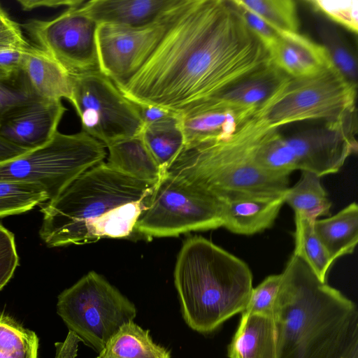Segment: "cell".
Listing matches in <instances>:
<instances>
[{
  "instance_id": "d6986e66",
  "label": "cell",
  "mask_w": 358,
  "mask_h": 358,
  "mask_svg": "<svg viewBox=\"0 0 358 358\" xmlns=\"http://www.w3.org/2000/svg\"><path fill=\"white\" fill-rule=\"evenodd\" d=\"M289 77L271 62L207 101L216 106L255 115Z\"/></svg>"
},
{
  "instance_id": "6da1fadb",
  "label": "cell",
  "mask_w": 358,
  "mask_h": 358,
  "mask_svg": "<svg viewBox=\"0 0 358 358\" xmlns=\"http://www.w3.org/2000/svg\"><path fill=\"white\" fill-rule=\"evenodd\" d=\"M271 62L231 1L181 0L146 62L117 87L136 103L180 113Z\"/></svg>"
},
{
  "instance_id": "1f68e13d",
  "label": "cell",
  "mask_w": 358,
  "mask_h": 358,
  "mask_svg": "<svg viewBox=\"0 0 358 358\" xmlns=\"http://www.w3.org/2000/svg\"><path fill=\"white\" fill-rule=\"evenodd\" d=\"M278 31L299 32L300 22L293 0H238Z\"/></svg>"
},
{
  "instance_id": "d590c367",
  "label": "cell",
  "mask_w": 358,
  "mask_h": 358,
  "mask_svg": "<svg viewBox=\"0 0 358 358\" xmlns=\"http://www.w3.org/2000/svg\"><path fill=\"white\" fill-rule=\"evenodd\" d=\"M18 263L14 235L0 224V290L11 279Z\"/></svg>"
},
{
  "instance_id": "b9f144b4",
  "label": "cell",
  "mask_w": 358,
  "mask_h": 358,
  "mask_svg": "<svg viewBox=\"0 0 358 358\" xmlns=\"http://www.w3.org/2000/svg\"><path fill=\"white\" fill-rule=\"evenodd\" d=\"M334 358H358V327L350 334Z\"/></svg>"
},
{
  "instance_id": "4316f807",
  "label": "cell",
  "mask_w": 358,
  "mask_h": 358,
  "mask_svg": "<svg viewBox=\"0 0 358 358\" xmlns=\"http://www.w3.org/2000/svg\"><path fill=\"white\" fill-rule=\"evenodd\" d=\"M316 29L320 45L333 67L346 80L357 86V59L346 37L329 21H318Z\"/></svg>"
},
{
  "instance_id": "277c9868",
  "label": "cell",
  "mask_w": 358,
  "mask_h": 358,
  "mask_svg": "<svg viewBox=\"0 0 358 358\" xmlns=\"http://www.w3.org/2000/svg\"><path fill=\"white\" fill-rule=\"evenodd\" d=\"M174 284L185 323L203 334L241 313L253 288L245 262L200 236L183 243Z\"/></svg>"
},
{
  "instance_id": "e575fe53",
  "label": "cell",
  "mask_w": 358,
  "mask_h": 358,
  "mask_svg": "<svg viewBox=\"0 0 358 358\" xmlns=\"http://www.w3.org/2000/svg\"><path fill=\"white\" fill-rule=\"evenodd\" d=\"M309 3L329 20L357 33L358 1L313 0Z\"/></svg>"
},
{
  "instance_id": "ab89813d",
  "label": "cell",
  "mask_w": 358,
  "mask_h": 358,
  "mask_svg": "<svg viewBox=\"0 0 358 358\" xmlns=\"http://www.w3.org/2000/svg\"><path fill=\"white\" fill-rule=\"evenodd\" d=\"M17 3L23 10L29 11L38 8L59 7L69 8L82 3L83 0H17Z\"/></svg>"
},
{
  "instance_id": "f35d334b",
  "label": "cell",
  "mask_w": 358,
  "mask_h": 358,
  "mask_svg": "<svg viewBox=\"0 0 358 358\" xmlns=\"http://www.w3.org/2000/svg\"><path fill=\"white\" fill-rule=\"evenodd\" d=\"M31 45L27 49L0 50V71L8 74L22 71L27 54Z\"/></svg>"
},
{
  "instance_id": "83f0119b",
  "label": "cell",
  "mask_w": 358,
  "mask_h": 358,
  "mask_svg": "<svg viewBox=\"0 0 358 358\" xmlns=\"http://www.w3.org/2000/svg\"><path fill=\"white\" fill-rule=\"evenodd\" d=\"M294 250L293 254L302 259L317 276L327 282L328 271L333 264L314 230L315 221L294 217Z\"/></svg>"
},
{
  "instance_id": "e0dca14e",
  "label": "cell",
  "mask_w": 358,
  "mask_h": 358,
  "mask_svg": "<svg viewBox=\"0 0 358 358\" xmlns=\"http://www.w3.org/2000/svg\"><path fill=\"white\" fill-rule=\"evenodd\" d=\"M278 32L268 52L272 63L288 76H311L332 66L320 44L299 32Z\"/></svg>"
},
{
  "instance_id": "74e56055",
  "label": "cell",
  "mask_w": 358,
  "mask_h": 358,
  "mask_svg": "<svg viewBox=\"0 0 358 358\" xmlns=\"http://www.w3.org/2000/svg\"><path fill=\"white\" fill-rule=\"evenodd\" d=\"M31 45L21 27L0 6V50L27 49Z\"/></svg>"
},
{
  "instance_id": "44dd1931",
  "label": "cell",
  "mask_w": 358,
  "mask_h": 358,
  "mask_svg": "<svg viewBox=\"0 0 358 358\" xmlns=\"http://www.w3.org/2000/svg\"><path fill=\"white\" fill-rule=\"evenodd\" d=\"M22 71L40 99L70 101L71 76L48 55L33 44L27 54Z\"/></svg>"
},
{
  "instance_id": "7c38bea8",
  "label": "cell",
  "mask_w": 358,
  "mask_h": 358,
  "mask_svg": "<svg viewBox=\"0 0 358 358\" xmlns=\"http://www.w3.org/2000/svg\"><path fill=\"white\" fill-rule=\"evenodd\" d=\"M180 2L163 19L145 27L99 24L96 44L99 71L117 87L124 85L153 52Z\"/></svg>"
},
{
  "instance_id": "7bdbcfd3",
  "label": "cell",
  "mask_w": 358,
  "mask_h": 358,
  "mask_svg": "<svg viewBox=\"0 0 358 358\" xmlns=\"http://www.w3.org/2000/svg\"><path fill=\"white\" fill-rule=\"evenodd\" d=\"M27 151L0 136V163L15 158Z\"/></svg>"
},
{
  "instance_id": "7a4b0ae2",
  "label": "cell",
  "mask_w": 358,
  "mask_h": 358,
  "mask_svg": "<svg viewBox=\"0 0 358 358\" xmlns=\"http://www.w3.org/2000/svg\"><path fill=\"white\" fill-rule=\"evenodd\" d=\"M154 185L103 162L39 205L43 215L40 237L50 248L126 238L134 231Z\"/></svg>"
},
{
  "instance_id": "60d3db41",
  "label": "cell",
  "mask_w": 358,
  "mask_h": 358,
  "mask_svg": "<svg viewBox=\"0 0 358 358\" xmlns=\"http://www.w3.org/2000/svg\"><path fill=\"white\" fill-rule=\"evenodd\" d=\"M136 104L138 107L144 127L176 114V113L162 107L152 105Z\"/></svg>"
},
{
  "instance_id": "f1b7e54d",
  "label": "cell",
  "mask_w": 358,
  "mask_h": 358,
  "mask_svg": "<svg viewBox=\"0 0 358 358\" xmlns=\"http://www.w3.org/2000/svg\"><path fill=\"white\" fill-rule=\"evenodd\" d=\"M253 161L260 169L275 174L289 176L296 170L293 154L278 129L271 130L258 142Z\"/></svg>"
},
{
  "instance_id": "30bf717a",
  "label": "cell",
  "mask_w": 358,
  "mask_h": 358,
  "mask_svg": "<svg viewBox=\"0 0 358 358\" xmlns=\"http://www.w3.org/2000/svg\"><path fill=\"white\" fill-rule=\"evenodd\" d=\"M71 98L82 131L106 147L141 134L144 124L136 103L100 71L71 76Z\"/></svg>"
},
{
  "instance_id": "ac0fdd59",
  "label": "cell",
  "mask_w": 358,
  "mask_h": 358,
  "mask_svg": "<svg viewBox=\"0 0 358 358\" xmlns=\"http://www.w3.org/2000/svg\"><path fill=\"white\" fill-rule=\"evenodd\" d=\"M285 192L222 201V227L241 235H252L271 227L285 203Z\"/></svg>"
},
{
  "instance_id": "d6a6232c",
  "label": "cell",
  "mask_w": 358,
  "mask_h": 358,
  "mask_svg": "<svg viewBox=\"0 0 358 358\" xmlns=\"http://www.w3.org/2000/svg\"><path fill=\"white\" fill-rule=\"evenodd\" d=\"M41 99L34 92L23 71L8 74L0 71V127L11 115Z\"/></svg>"
},
{
  "instance_id": "52a82bcc",
  "label": "cell",
  "mask_w": 358,
  "mask_h": 358,
  "mask_svg": "<svg viewBox=\"0 0 358 358\" xmlns=\"http://www.w3.org/2000/svg\"><path fill=\"white\" fill-rule=\"evenodd\" d=\"M105 148L83 131L73 134L57 131L43 145L0 163V181L39 185L51 200L80 175L103 162Z\"/></svg>"
},
{
  "instance_id": "9c48e42d",
  "label": "cell",
  "mask_w": 358,
  "mask_h": 358,
  "mask_svg": "<svg viewBox=\"0 0 358 358\" xmlns=\"http://www.w3.org/2000/svg\"><path fill=\"white\" fill-rule=\"evenodd\" d=\"M222 201L166 173L146 198L134 231L145 238L222 227Z\"/></svg>"
},
{
  "instance_id": "484cf974",
  "label": "cell",
  "mask_w": 358,
  "mask_h": 358,
  "mask_svg": "<svg viewBox=\"0 0 358 358\" xmlns=\"http://www.w3.org/2000/svg\"><path fill=\"white\" fill-rule=\"evenodd\" d=\"M141 135L164 173L185 148L178 113L145 126Z\"/></svg>"
},
{
  "instance_id": "7402d4cb",
  "label": "cell",
  "mask_w": 358,
  "mask_h": 358,
  "mask_svg": "<svg viewBox=\"0 0 358 358\" xmlns=\"http://www.w3.org/2000/svg\"><path fill=\"white\" fill-rule=\"evenodd\" d=\"M106 148V163L119 173L151 184H155L164 173L141 135L116 141Z\"/></svg>"
},
{
  "instance_id": "ffe728a7",
  "label": "cell",
  "mask_w": 358,
  "mask_h": 358,
  "mask_svg": "<svg viewBox=\"0 0 358 358\" xmlns=\"http://www.w3.org/2000/svg\"><path fill=\"white\" fill-rule=\"evenodd\" d=\"M227 355L229 358H277L275 320L259 315L241 314Z\"/></svg>"
},
{
  "instance_id": "d4e9b609",
  "label": "cell",
  "mask_w": 358,
  "mask_h": 358,
  "mask_svg": "<svg viewBox=\"0 0 358 358\" xmlns=\"http://www.w3.org/2000/svg\"><path fill=\"white\" fill-rule=\"evenodd\" d=\"M285 203L293 209L294 217L312 221L329 215L331 207L321 177L306 171H302L299 181L287 189Z\"/></svg>"
},
{
  "instance_id": "603a6c76",
  "label": "cell",
  "mask_w": 358,
  "mask_h": 358,
  "mask_svg": "<svg viewBox=\"0 0 358 358\" xmlns=\"http://www.w3.org/2000/svg\"><path fill=\"white\" fill-rule=\"evenodd\" d=\"M314 230L331 260L353 253L358 243V206L352 202L334 215L317 219Z\"/></svg>"
},
{
  "instance_id": "8992f818",
  "label": "cell",
  "mask_w": 358,
  "mask_h": 358,
  "mask_svg": "<svg viewBox=\"0 0 358 358\" xmlns=\"http://www.w3.org/2000/svg\"><path fill=\"white\" fill-rule=\"evenodd\" d=\"M357 87L333 66L314 76L289 77L254 116L277 129L304 120H345L354 116Z\"/></svg>"
},
{
  "instance_id": "cb8c5ba5",
  "label": "cell",
  "mask_w": 358,
  "mask_h": 358,
  "mask_svg": "<svg viewBox=\"0 0 358 358\" xmlns=\"http://www.w3.org/2000/svg\"><path fill=\"white\" fill-rule=\"evenodd\" d=\"M96 358H171V352L152 340L150 330L131 321L120 327Z\"/></svg>"
},
{
  "instance_id": "4fadbf2b",
  "label": "cell",
  "mask_w": 358,
  "mask_h": 358,
  "mask_svg": "<svg viewBox=\"0 0 358 358\" xmlns=\"http://www.w3.org/2000/svg\"><path fill=\"white\" fill-rule=\"evenodd\" d=\"M355 129L352 116L285 136L296 170L320 177L339 171L346 159L357 150Z\"/></svg>"
},
{
  "instance_id": "4dcf8cb0",
  "label": "cell",
  "mask_w": 358,
  "mask_h": 358,
  "mask_svg": "<svg viewBox=\"0 0 358 358\" xmlns=\"http://www.w3.org/2000/svg\"><path fill=\"white\" fill-rule=\"evenodd\" d=\"M38 338L12 317L0 314V358H37Z\"/></svg>"
},
{
  "instance_id": "f546056e",
  "label": "cell",
  "mask_w": 358,
  "mask_h": 358,
  "mask_svg": "<svg viewBox=\"0 0 358 358\" xmlns=\"http://www.w3.org/2000/svg\"><path fill=\"white\" fill-rule=\"evenodd\" d=\"M48 200L46 191L39 185L0 181V217L29 211Z\"/></svg>"
},
{
  "instance_id": "5b68a950",
  "label": "cell",
  "mask_w": 358,
  "mask_h": 358,
  "mask_svg": "<svg viewBox=\"0 0 358 358\" xmlns=\"http://www.w3.org/2000/svg\"><path fill=\"white\" fill-rule=\"evenodd\" d=\"M272 129L253 115L229 139L185 147L165 173L221 201L285 192L289 176L267 172L253 161L255 146Z\"/></svg>"
},
{
  "instance_id": "2e32d148",
  "label": "cell",
  "mask_w": 358,
  "mask_h": 358,
  "mask_svg": "<svg viewBox=\"0 0 358 358\" xmlns=\"http://www.w3.org/2000/svg\"><path fill=\"white\" fill-rule=\"evenodd\" d=\"M180 0H91L80 9L98 24L142 27L166 17Z\"/></svg>"
},
{
  "instance_id": "836d02e7",
  "label": "cell",
  "mask_w": 358,
  "mask_h": 358,
  "mask_svg": "<svg viewBox=\"0 0 358 358\" xmlns=\"http://www.w3.org/2000/svg\"><path fill=\"white\" fill-rule=\"evenodd\" d=\"M282 279V273L270 275L253 287L241 314L259 315L275 320L279 312Z\"/></svg>"
},
{
  "instance_id": "8d00e7d4",
  "label": "cell",
  "mask_w": 358,
  "mask_h": 358,
  "mask_svg": "<svg viewBox=\"0 0 358 358\" xmlns=\"http://www.w3.org/2000/svg\"><path fill=\"white\" fill-rule=\"evenodd\" d=\"M231 1L245 25L268 51L276 41L279 32L259 16L241 5L238 0H231Z\"/></svg>"
},
{
  "instance_id": "ba28073f",
  "label": "cell",
  "mask_w": 358,
  "mask_h": 358,
  "mask_svg": "<svg viewBox=\"0 0 358 358\" xmlns=\"http://www.w3.org/2000/svg\"><path fill=\"white\" fill-rule=\"evenodd\" d=\"M57 313L70 332L98 354L124 324L136 317L135 305L95 271L59 296Z\"/></svg>"
},
{
  "instance_id": "5bb4252c",
  "label": "cell",
  "mask_w": 358,
  "mask_h": 358,
  "mask_svg": "<svg viewBox=\"0 0 358 358\" xmlns=\"http://www.w3.org/2000/svg\"><path fill=\"white\" fill-rule=\"evenodd\" d=\"M66 111L61 101L36 100L8 117L0 127V136L27 150L37 148L58 131Z\"/></svg>"
},
{
  "instance_id": "3957f363",
  "label": "cell",
  "mask_w": 358,
  "mask_h": 358,
  "mask_svg": "<svg viewBox=\"0 0 358 358\" xmlns=\"http://www.w3.org/2000/svg\"><path fill=\"white\" fill-rule=\"evenodd\" d=\"M277 358H334L358 327L355 303L292 254L282 273Z\"/></svg>"
},
{
  "instance_id": "9a60e30c",
  "label": "cell",
  "mask_w": 358,
  "mask_h": 358,
  "mask_svg": "<svg viewBox=\"0 0 358 358\" xmlns=\"http://www.w3.org/2000/svg\"><path fill=\"white\" fill-rule=\"evenodd\" d=\"M254 115L203 101L178 113L185 147L232 137Z\"/></svg>"
},
{
  "instance_id": "8fae6325",
  "label": "cell",
  "mask_w": 358,
  "mask_h": 358,
  "mask_svg": "<svg viewBox=\"0 0 358 358\" xmlns=\"http://www.w3.org/2000/svg\"><path fill=\"white\" fill-rule=\"evenodd\" d=\"M82 3L66 8L53 18L30 19L21 26L33 45L70 76L99 71V24L82 11Z\"/></svg>"
}]
</instances>
